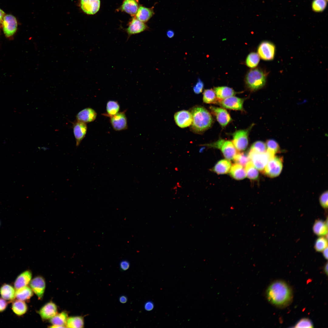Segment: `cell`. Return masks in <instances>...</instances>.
<instances>
[{
  "label": "cell",
  "instance_id": "obj_50",
  "mask_svg": "<svg viewBox=\"0 0 328 328\" xmlns=\"http://www.w3.org/2000/svg\"><path fill=\"white\" fill-rule=\"evenodd\" d=\"M323 255L324 257L326 259L328 258V247L326 248L323 251Z\"/></svg>",
  "mask_w": 328,
  "mask_h": 328
},
{
  "label": "cell",
  "instance_id": "obj_15",
  "mask_svg": "<svg viewBox=\"0 0 328 328\" xmlns=\"http://www.w3.org/2000/svg\"><path fill=\"white\" fill-rule=\"evenodd\" d=\"M73 129L76 146H78L85 136L87 130V125L85 123L77 120L73 124Z\"/></svg>",
  "mask_w": 328,
  "mask_h": 328
},
{
  "label": "cell",
  "instance_id": "obj_25",
  "mask_svg": "<svg viewBox=\"0 0 328 328\" xmlns=\"http://www.w3.org/2000/svg\"><path fill=\"white\" fill-rule=\"evenodd\" d=\"M230 170V175L235 179L242 180L247 176L245 169L243 166L238 164H234L231 166Z\"/></svg>",
  "mask_w": 328,
  "mask_h": 328
},
{
  "label": "cell",
  "instance_id": "obj_32",
  "mask_svg": "<svg viewBox=\"0 0 328 328\" xmlns=\"http://www.w3.org/2000/svg\"><path fill=\"white\" fill-rule=\"evenodd\" d=\"M120 109L118 102L115 101H108L106 107V113L104 115L111 117L118 113Z\"/></svg>",
  "mask_w": 328,
  "mask_h": 328
},
{
  "label": "cell",
  "instance_id": "obj_40",
  "mask_svg": "<svg viewBox=\"0 0 328 328\" xmlns=\"http://www.w3.org/2000/svg\"><path fill=\"white\" fill-rule=\"evenodd\" d=\"M265 144L267 150L275 154L279 150V145L277 142L274 139H270L267 140Z\"/></svg>",
  "mask_w": 328,
  "mask_h": 328
},
{
  "label": "cell",
  "instance_id": "obj_47",
  "mask_svg": "<svg viewBox=\"0 0 328 328\" xmlns=\"http://www.w3.org/2000/svg\"><path fill=\"white\" fill-rule=\"evenodd\" d=\"M119 301L121 303H126L128 301V298L125 296H121L119 298Z\"/></svg>",
  "mask_w": 328,
  "mask_h": 328
},
{
  "label": "cell",
  "instance_id": "obj_46",
  "mask_svg": "<svg viewBox=\"0 0 328 328\" xmlns=\"http://www.w3.org/2000/svg\"><path fill=\"white\" fill-rule=\"evenodd\" d=\"M154 305L153 303L151 301H148L146 302L144 306V308L145 310L147 311H150L154 308Z\"/></svg>",
  "mask_w": 328,
  "mask_h": 328
},
{
  "label": "cell",
  "instance_id": "obj_19",
  "mask_svg": "<svg viewBox=\"0 0 328 328\" xmlns=\"http://www.w3.org/2000/svg\"><path fill=\"white\" fill-rule=\"evenodd\" d=\"M97 116V113L93 109L87 108L80 111L77 115L76 118L77 121L85 123L94 121Z\"/></svg>",
  "mask_w": 328,
  "mask_h": 328
},
{
  "label": "cell",
  "instance_id": "obj_16",
  "mask_svg": "<svg viewBox=\"0 0 328 328\" xmlns=\"http://www.w3.org/2000/svg\"><path fill=\"white\" fill-rule=\"evenodd\" d=\"M147 28L145 23L137 18H133L125 31L128 35V39L133 35L137 34L145 31Z\"/></svg>",
  "mask_w": 328,
  "mask_h": 328
},
{
  "label": "cell",
  "instance_id": "obj_22",
  "mask_svg": "<svg viewBox=\"0 0 328 328\" xmlns=\"http://www.w3.org/2000/svg\"><path fill=\"white\" fill-rule=\"evenodd\" d=\"M68 315L65 312L56 314L50 319V323L52 324L50 327L52 328H63L65 327Z\"/></svg>",
  "mask_w": 328,
  "mask_h": 328
},
{
  "label": "cell",
  "instance_id": "obj_31",
  "mask_svg": "<svg viewBox=\"0 0 328 328\" xmlns=\"http://www.w3.org/2000/svg\"><path fill=\"white\" fill-rule=\"evenodd\" d=\"M68 328H83L84 327V317L82 316H71L68 318L66 324Z\"/></svg>",
  "mask_w": 328,
  "mask_h": 328
},
{
  "label": "cell",
  "instance_id": "obj_42",
  "mask_svg": "<svg viewBox=\"0 0 328 328\" xmlns=\"http://www.w3.org/2000/svg\"><path fill=\"white\" fill-rule=\"evenodd\" d=\"M319 201L321 205L324 208L328 207V192L327 191L323 192L320 196Z\"/></svg>",
  "mask_w": 328,
  "mask_h": 328
},
{
  "label": "cell",
  "instance_id": "obj_28",
  "mask_svg": "<svg viewBox=\"0 0 328 328\" xmlns=\"http://www.w3.org/2000/svg\"><path fill=\"white\" fill-rule=\"evenodd\" d=\"M327 221L321 220H316L313 224V230L314 233L319 236L326 235L327 233Z\"/></svg>",
  "mask_w": 328,
  "mask_h": 328
},
{
  "label": "cell",
  "instance_id": "obj_4",
  "mask_svg": "<svg viewBox=\"0 0 328 328\" xmlns=\"http://www.w3.org/2000/svg\"><path fill=\"white\" fill-rule=\"evenodd\" d=\"M204 145L209 147L219 149L221 151L224 157L228 160L233 159L237 153V150L232 142L220 139L213 143L205 144Z\"/></svg>",
  "mask_w": 328,
  "mask_h": 328
},
{
  "label": "cell",
  "instance_id": "obj_26",
  "mask_svg": "<svg viewBox=\"0 0 328 328\" xmlns=\"http://www.w3.org/2000/svg\"><path fill=\"white\" fill-rule=\"evenodd\" d=\"M154 14L152 9L141 6L138 8L136 15L137 19L144 22L148 21Z\"/></svg>",
  "mask_w": 328,
  "mask_h": 328
},
{
  "label": "cell",
  "instance_id": "obj_34",
  "mask_svg": "<svg viewBox=\"0 0 328 328\" xmlns=\"http://www.w3.org/2000/svg\"><path fill=\"white\" fill-rule=\"evenodd\" d=\"M245 166V170L248 177L251 180L257 179L259 176L258 172L252 162L251 161H249Z\"/></svg>",
  "mask_w": 328,
  "mask_h": 328
},
{
  "label": "cell",
  "instance_id": "obj_23",
  "mask_svg": "<svg viewBox=\"0 0 328 328\" xmlns=\"http://www.w3.org/2000/svg\"><path fill=\"white\" fill-rule=\"evenodd\" d=\"M214 90L218 100L234 96L237 93L232 88L227 86L214 87Z\"/></svg>",
  "mask_w": 328,
  "mask_h": 328
},
{
  "label": "cell",
  "instance_id": "obj_43",
  "mask_svg": "<svg viewBox=\"0 0 328 328\" xmlns=\"http://www.w3.org/2000/svg\"><path fill=\"white\" fill-rule=\"evenodd\" d=\"M204 87V84L202 81L200 79L193 88L194 92L196 94H199L202 92Z\"/></svg>",
  "mask_w": 328,
  "mask_h": 328
},
{
  "label": "cell",
  "instance_id": "obj_9",
  "mask_svg": "<svg viewBox=\"0 0 328 328\" xmlns=\"http://www.w3.org/2000/svg\"><path fill=\"white\" fill-rule=\"evenodd\" d=\"M275 51L274 45L266 41L261 42L258 49V55L261 59L265 60H272L274 57Z\"/></svg>",
  "mask_w": 328,
  "mask_h": 328
},
{
  "label": "cell",
  "instance_id": "obj_14",
  "mask_svg": "<svg viewBox=\"0 0 328 328\" xmlns=\"http://www.w3.org/2000/svg\"><path fill=\"white\" fill-rule=\"evenodd\" d=\"M29 285L32 291L39 299L43 297L44 292L46 283L43 278L38 276L33 278L29 282Z\"/></svg>",
  "mask_w": 328,
  "mask_h": 328
},
{
  "label": "cell",
  "instance_id": "obj_44",
  "mask_svg": "<svg viewBox=\"0 0 328 328\" xmlns=\"http://www.w3.org/2000/svg\"><path fill=\"white\" fill-rule=\"evenodd\" d=\"M130 266L129 262L127 260H123L120 263L119 267L120 269L123 271L128 270Z\"/></svg>",
  "mask_w": 328,
  "mask_h": 328
},
{
  "label": "cell",
  "instance_id": "obj_5",
  "mask_svg": "<svg viewBox=\"0 0 328 328\" xmlns=\"http://www.w3.org/2000/svg\"><path fill=\"white\" fill-rule=\"evenodd\" d=\"M248 154L254 166L260 171H263L268 161L275 156V154L267 150L264 153H259L250 150Z\"/></svg>",
  "mask_w": 328,
  "mask_h": 328
},
{
  "label": "cell",
  "instance_id": "obj_17",
  "mask_svg": "<svg viewBox=\"0 0 328 328\" xmlns=\"http://www.w3.org/2000/svg\"><path fill=\"white\" fill-rule=\"evenodd\" d=\"M100 0H81L80 7L83 11L87 14L93 15L99 10Z\"/></svg>",
  "mask_w": 328,
  "mask_h": 328
},
{
  "label": "cell",
  "instance_id": "obj_2",
  "mask_svg": "<svg viewBox=\"0 0 328 328\" xmlns=\"http://www.w3.org/2000/svg\"><path fill=\"white\" fill-rule=\"evenodd\" d=\"M193 121L191 129L194 132L201 134L210 128L214 120L210 113L204 107L196 106L191 110Z\"/></svg>",
  "mask_w": 328,
  "mask_h": 328
},
{
  "label": "cell",
  "instance_id": "obj_33",
  "mask_svg": "<svg viewBox=\"0 0 328 328\" xmlns=\"http://www.w3.org/2000/svg\"><path fill=\"white\" fill-rule=\"evenodd\" d=\"M203 101L207 104H217L218 99L214 90L207 89L205 90L203 93Z\"/></svg>",
  "mask_w": 328,
  "mask_h": 328
},
{
  "label": "cell",
  "instance_id": "obj_29",
  "mask_svg": "<svg viewBox=\"0 0 328 328\" xmlns=\"http://www.w3.org/2000/svg\"><path fill=\"white\" fill-rule=\"evenodd\" d=\"M15 292V298L17 299L25 301L29 299L33 296L31 288L26 286L18 289Z\"/></svg>",
  "mask_w": 328,
  "mask_h": 328
},
{
  "label": "cell",
  "instance_id": "obj_36",
  "mask_svg": "<svg viewBox=\"0 0 328 328\" xmlns=\"http://www.w3.org/2000/svg\"><path fill=\"white\" fill-rule=\"evenodd\" d=\"M327 3L326 0H313L311 4L312 9L315 12H322L326 8Z\"/></svg>",
  "mask_w": 328,
  "mask_h": 328
},
{
  "label": "cell",
  "instance_id": "obj_11",
  "mask_svg": "<svg viewBox=\"0 0 328 328\" xmlns=\"http://www.w3.org/2000/svg\"><path fill=\"white\" fill-rule=\"evenodd\" d=\"M2 25L4 34L7 37L13 35L16 32L17 23L16 18L10 14L5 15L3 18Z\"/></svg>",
  "mask_w": 328,
  "mask_h": 328
},
{
  "label": "cell",
  "instance_id": "obj_6",
  "mask_svg": "<svg viewBox=\"0 0 328 328\" xmlns=\"http://www.w3.org/2000/svg\"><path fill=\"white\" fill-rule=\"evenodd\" d=\"M253 125L252 124L247 129L238 130L232 133V142L237 150L244 151L247 147L248 135Z\"/></svg>",
  "mask_w": 328,
  "mask_h": 328
},
{
  "label": "cell",
  "instance_id": "obj_35",
  "mask_svg": "<svg viewBox=\"0 0 328 328\" xmlns=\"http://www.w3.org/2000/svg\"><path fill=\"white\" fill-rule=\"evenodd\" d=\"M260 61L259 56L255 52H252L248 54L246 60V64L249 67L254 68L256 67Z\"/></svg>",
  "mask_w": 328,
  "mask_h": 328
},
{
  "label": "cell",
  "instance_id": "obj_52",
  "mask_svg": "<svg viewBox=\"0 0 328 328\" xmlns=\"http://www.w3.org/2000/svg\"><path fill=\"white\" fill-rule=\"evenodd\" d=\"M1 221H0V227L1 226Z\"/></svg>",
  "mask_w": 328,
  "mask_h": 328
},
{
  "label": "cell",
  "instance_id": "obj_38",
  "mask_svg": "<svg viewBox=\"0 0 328 328\" xmlns=\"http://www.w3.org/2000/svg\"><path fill=\"white\" fill-rule=\"evenodd\" d=\"M327 238L326 237H321L318 238L316 240L314 248L318 252L323 251L327 247Z\"/></svg>",
  "mask_w": 328,
  "mask_h": 328
},
{
  "label": "cell",
  "instance_id": "obj_49",
  "mask_svg": "<svg viewBox=\"0 0 328 328\" xmlns=\"http://www.w3.org/2000/svg\"><path fill=\"white\" fill-rule=\"evenodd\" d=\"M167 35L168 37L169 38H171L174 36V32L173 31L169 30L167 32Z\"/></svg>",
  "mask_w": 328,
  "mask_h": 328
},
{
  "label": "cell",
  "instance_id": "obj_7",
  "mask_svg": "<svg viewBox=\"0 0 328 328\" xmlns=\"http://www.w3.org/2000/svg\"><path fill=\"white\" fill-rule=\"evenodd\" d=\"M282 167V159L275 156L268 161L263 170L264 173L269 177H275L280 175Z\"/></svg>",
  "mask_w": 328,
  "mask_h": 328
},
{
  "label": "cell",
  "instance_id": "obj_13",
  "mask_svg": "<svg viewBox=\"0 0 328 328\" xmlns=\"http://www.w3.org/2000/svg\"><path fill=\"white\" fill-rule=\"evenodd\" d=\"M174 118L176 124L181 128H184L191 125L193 117L190 112L183 110L176 112Z\"/></svg>",
  "mask_w": 328,
  "mask_h": 328
},
{
  "label": "cell",
  "instance_id": "obj_45",
  "mask_svg": "<svg viewBox=\"0 0 328 328\" xmlns=\"http://www.w3.org/2000/svg\"><path fill=\"white\" fill-rule=\"evenodd\" d=\"M8 303L6 300L0 298V313L3 312L6 309Z\"/></svg>",
  "mask_w": 328,
  "mask_h": 328
},
{
  "label": "cell",
  "instance_id": "obj_21",
  "mask_svg": "<svg viewBox=\"0 0 328 328\" xmlns=\"http://www.w3.org/2000/svg\"><path fill=\"white\" fill-rule=\"evenodd\" d=\"M15 292L14 288L8 284H3L0 288V294L2 297L8 301H12L15 298Z\"/></svg>",
  "mask_w": 328,
  "mask_h": 328
},
{
  "label": "cell",
  "instance_id": "obj_20",
  "mask_svg": "<svg viewBox=\"0 0 328 328\" xmlns=\"http://www.w3.org/2000/svg\"><path fill=\"white\" fill-rule=\"evenodd\" d=\"M32 277V274L30 270L24 271L16 278L14 284V288L18 289L27 286L31 281Z\"/></svg>",
  "mask_w": 328,
  "mask_h": 328
},
{
  "label": "cell",
  "instance_id": "obj_37",
  "mask_svg": "<svg viewBox=\"0 0 328 328\" xmlns=\"http://www.w3.org/2000/svg\"><path fill=\"white\" fill-rule=\"evenodd\" d=\"M233 159L235 163L243 166H245L250 160L248 154L244 152H237Z\"/></svg>",
  "mask_w": 328,
  "mask_h": 328
},
{
  "label": "cell",
  "instance_id": "obj_8",
  "mask_svg": "<svg viewBox=\"0 0 328 328\" xmlns=\"http://www.w3.org/2000/svg\"><path fill=\"white\" fill-rule=\"evenodd\" d=\"M245 99L232 96L224 99L219 100L217 104L222 107L231 110L243 111Z\"/></svg>",
  "mask_w": 328,
  "mask_h": 328
},
{
  "label": "cell",
  "instance_id": "obj_51",
  "mask_svg": "<svg viewBox=\"0 0 328 328\" xmlns=\"http://www.w3.org/2000/svg\"><path fill=\"white\" fill-rule=\"evenodd\" d=\"M324 270L326 274H328V264L327 263L326 265L324 267Z\"/></svg>",
  "mask_w": 328,
  "mask_h": 328
},
{
  "label": "cell",
  "instance_id": "obj_10",
  "mask_svg": "<svg viewBox=\"0 0 328 328\" xmlns=\"http://www.w3.org/2000/svg\"><path fill=\"white\" fill-rule=\"evenodd\" d=\"M209 108L211 113L216 117L222 127H225L231 121V117L225 109L214 106H210Z\"/></svg>",
  "mask_w": 328,
  "mask_h": 328
},
{
  "label": "cell",
  "instance_id": "obj_3",
  "mask_svg": "<svg viewBox=\"0 0 328 328\" xmlns=\"http://www.w3.org/2000/svg\"><path fill=\"white\" fill-rule=\"evenodd\" d=\"M266 81L265 73L258 68L250 70L245 76L246 86L249 90L252 91L259 89L263 87Z\"/></svg>",
  "mask_w": 328,
  "mask_h": 328
},
{
  "label": "cell",
  "instance_id": "obj_53",
  "mask_svg": "<svg viewBox=\"0 0 328 328\" xmlns=\"http://www.w3.org/2000/svg\"><path fill=\"white\" fill-rule=\"evenodd\" d=\"M326 0V1H327V0Z\"/></svg>",
  "mask_w": 328,
  "mask_h": 328
},
{
  "label": "cell",
  "instance_id": "obj_12",
  "mask_svg": "<svg viewBox=\"0 0 328 328\" xmlns=\"http://www.w3.org/2000/svg\"><path fill=\"white\" fill-rule=\"evenodd\" d=\"M110 118V123L115 130L120 131L128 128L127 120L125 111L118 112Z\"/></svg>",
  "mask_w": 328,
  "mask_h": 328
},
{
  "label": "cell",
  "instance_id": "obj_1",
  "mask_svg": "<svg viewBox=\"0 0 328 328\" xmlns=\"http://www.w3.org/2000/svg\"><path fill=\"white\" fill-rule=\"evenodd\" d=\"M266 295L270 303L279 307L288 305L292 298L290 287L282 281H277L271 284L267 289Z\"/></svg>",
  "mask_w": 328,
  "mask_h": 328
},
{
  "label": "cell",
  "instance_id": "obj_24",
  "mask_svg": "<svg viewBox=\"0 0 328 328\" xmlns=\"http://www.w3.org/2000/svg\"><path fill=\"white\" fill-rule=\"evenodd\" d=\"M231 163L228 159H223L218 161L212 170L218 174H226L229 171Z\"/></svg>",
  "mask_w": 328,
  "mask_h": 328
},
{
  "label": "cell",
  "instance_id": "obj_39",
  "mask_svg": "<svg viewBox=\"0 0 328 328\" xmlns=\"http://www.w3.org/2000/svg\"><path fill=\"white\" fill-rule=\"evenodd\" d=\"M250 150L257 152L263 153L267 151L265 143L261 141H257L254 143L250 148Z\"/></svg>",
  "mask_w": 328,
  "mask_h": 328
},
{
  "label": "cell",
  "instance_id": "obj_30",
  "mask_svg": "<svg viewBox=\"0 0 328 328\" xmlns=\"http://www.w3.org/2000/svg\"><path fill=\"white\" fill-rule=\"evenodd\" d=\"M12 309L16 315L20 316L24 314L27 312L28 307L24 301L17 300L12 302Z\"/></svg>",
  "mask_w": 328,
  "mask_h": 328
},
{
  "label": "cell",
  "instance_id": "obj_41",
  "mask_svg": "<svg viewBox=\"0 0 328 328\" xmlns=\"http://www.w3.org/2000/svg\"><path fill=\"white\" fill-rule=\"evenodd\" d=\"M296 328H312L313 327L312 322L308 319L304 318L300 320L295 325Z\"/></svg>",
  "mask_w": 328,
  "mask_h": 328
},
{
  "label": "cell",
  "instance_id": "obj_27",
  "mask_svg": "<svg viewBox=\"0 0 328 328\" xmlns=\"http://www.w3.org/2000/svg\"><path fill=\"white\" fill-rule=\"evenodd\" d=\"M138 8V4L135 0H125L121 5V9L130 15H134L136 14Z\"/></svg>",
  "mask_w": 328,
  "mask_h": 328
},
{
  "label": "cell",
  "instance_id": "obj_18",
  "mask_svg": "<svg viewBox=\"0 0 328 328\" xmlns=\"http://www.w3.org/2000/svg\"><path fill=\"white\" fill-rule=\"evenodd\" d=\"M57 307L53 302H50L45 304L39 310V314L44 319L51 318L57 314Z\"/></svg>",
  "mask_w": 328,
  "mask_h": 328
},
{
  "label": "cell",
  "instance_id": "obj_48",
  "mask_svg": "<svg viewBox=\"0 0 328 328\" xmlns=\"http://www.w3.org/2000/svg\"><path fill=\"white\" fill-rule=\"evenodd\" d=\"M5 14L4 12L0 9V24L2 22Z\"/></svg>",
  "mask_w": 328,
  "mask_h": 328
}]
</instances>
